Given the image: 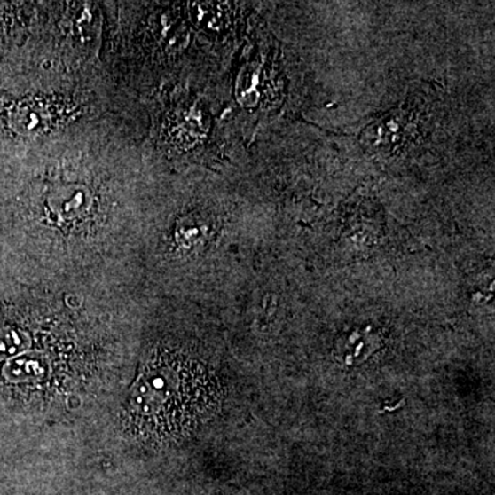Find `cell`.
<instances>
[{
	"mask_svg": "<svg viewBox=\"0 0 495 495\" xmlns=\"http://www.w3.org/2000/svg\"><path fill=\"white\" fill-rule=\"evenodd\" d=\"M216 395V382L204 365L175 350H160L134 385L129 422L145 439H174L209 414Z\"/></svg>",
	"mask_w": 495,
	"mask_h": 495,
	"instance_id": "1",
	"label": "cell"
},
{
	"mask_svg": "<svg viewBox=\"0 0 495 495\" xmlns=\"http://www.w3.org/2000/svg\"><path fill=\"white\" fill-rule=\"evenodd\" d=\"M24 337L16 329H0V359L19 352L25 344Z\"/></svg>",
	"mask_w": 495,
	"mask_h": 495,
	"instance_id": "4",
	"label": "cell"
},
{
	"mask_svg": "<svg viewBox=\"0 0 495 495\" xmlns=\"http://www.w3.org/2000/svg\"><path fill=\"white\" fill-rule=\"evenodd\" d=\"M207 222L196 216L185 217L179 224L177 236L181 237V241L185 245L197 244L201 241L202 236L207 232ZM177 237V239H179Z\"/></svg>",
	"mask_w": 495,
	"mask_h": 495,
	"instance_id": "3",
	"label": "cell"
},
{
	"mask_svg": "<svg viewBox=\"0 0 495 495\" xmlns=\"http://www.w3.org/2000/svg\"><path fill=\"white\" fill-rule=\"evenodd\" d=\"M51 209L57 214H61V219H76V214H82L86 211L87 196L82 190L71 192L67 189V192H62L61 197H54L51 200Z\"/></svg>",
	"mask_w": 495,
	"mask_h": 495,
	"instance_id": "2",
	"label": "cell"
}]
</instances>
